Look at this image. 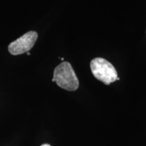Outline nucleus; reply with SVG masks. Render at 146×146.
<instances>
[{"label": "nucleus", "instance_id": "nucleus-1", "mask_svg": "<svg viewBox=\"0 0 146 146\" xmlns=\"http://www.w3.org/2000/svg\"><path fill=\"white\" fill-rule=\"evenodd\" d=\"M53 82L61 88L67 91H76L79 86V82L72 66L68 62H63L54 69Z\"/></svg>", "mask_w": 146, "mask_h": 146}, {"label": "nucleus", "instance_id": "nucleus-2", "mask_svg": "<svg viewBox=\"0 0 146 146\" xmlns=\"http://www.w3.org/2000/svg\"><path fill=\"white\" fill-rule=\"evenodd\" d=\"M90 68L95 77L107 85L114 82L118 78L116 68L104 58H94L91 60Z\"/></svg>", "mask_w": 146, "mask_h": 146}, {"label": "nucleus", "instance_id": "nucleus-3", "mask_svg": "<svg viewBox=\"0 0 146 146\" xmlns=\"http://www.w3.org/2000/svg\"><path fill=\"white\" fill-rule=\"evenodd\" d=\"M38 38L36 31L27 32L15 41H12L8 45V51L12 55L17 56L25 52H28L34 46Z\"/></svg>", "mask_w": 146, "mask_h": 146}, {"label": "nucleus", "instance_id": "nucleus-4", "mask_svg": "<svg viewBox=\"0 0 146 146\" xmlns=\"http://www.w3.org/2000/svg\"><path fill=\"white\" fill-rule=\"evenodd\" d=\"M41 146H51L50 144H47V143H45V144H43V145H41Z\"/></svg>", "mask_w": 146, "mask_h": 146}, {"label": "nucleus", "instance_id": "nucleus-5", "mask_svg": "<svg viewBox=\"0 0 146 146\" xmlns=\"http://www.w3.org/2000/svg\"><path fill=\"white\" fill-rule=\"evenodd\" d=\"M27 55H28V56H30L31 54H30V53H29V52H27Z\"/></svg>", "mask_w": 146, "mask_h": 146}]
</instances>
